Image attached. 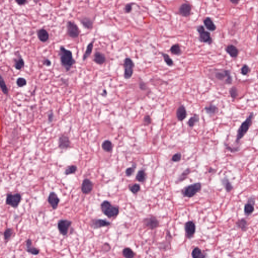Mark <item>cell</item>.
<instances>
[{
  "mask_svg": "<svg viewBox=\"0 0 258 258\" xmlns=\"http://www.w3.org/2000/svg\"><path fill=\"white\" fill-rule=\"evenodd\" d=\"M59 55L61 64L66 72L70 71L76 63L75 60L74 59L72 52L62 46L60 48Z\"/></svg>",
  "mask_w": 258,
  "mask_h": 258,
  "instance_id": "1",
  "label": "cell"
},
{
  "mask_svg": "<svg viewBox=\"0 0 258 258\" xmlns=\"http://www.w3.org/2000/svg\"><path fill=\"white\" fill-rule=\"evenodd\" d=\"M213 71L212 75L214 80L217 81L219 82H223V84L230 85L232 83L233 78L230 70L215 69Z\"/></svg>",
  "mask_w": 258,
  "mask_h": 258,
  "instance_id": "2",
  "label": "cell"
},
{
  "mask_svg": "<svg viewBox=\"0 0 258 258\" xmlns=\"http://www.w3.org/2000/svg\"><path fill=\"white\" fill-rule=\"evenodd\" d=\"M254 117V113H250L249 116H248L246 120L241 124L237 131V138L235 139V143L237 144H239L240 140L246 135L252 124Z\"/></svg>",
  "mask_w": 258,
  "mask_h": 258,
  "instance_id": "3",
  "label": "cell"
},
{
  "mask_svg": "<svg viewBox=\"0 0 258 258\" xmlns=\"http://www.w3.org/2000/svg\"><path fill=\"white\" fill-rule=\"evenodd\" d=\"M101 209L103 213L108 218L116 217L119 213L118 207L113 206L108 201H104L101 204Z\"/></svg>",
  "mask_w": 258,
  "mask_h": 258,
  "instance_id": "4",
  "label": "cell"
},
{
  "mask_svg": "<svg viewBox=\"0 0 258 258\" xmlns=\"http://www.w3.org/2000/svg\"><path fill=\"white\" fill-rule=\"evenodd\" d=\"M201 188L202 184L201 183H194L185 187L182 191V193L185 197H193L194 196L201 191Z\"/></svg>",
  "mask_w": 258,
  "mask_h": 258,
  "instance_id": "5",
  "label": "cell"
},
{
  "mask_svg": "<svg viewBox=\"0 0 258 258\" xmlns=\"http://www.w3.org/2000/svg\"><path fill=\"white\" fill-rule=\"evenodd\" d=\"M197 31L199 33L198 40L202 43H208L211 45L213 43V40L212 38L210 32L205 30V28L203 25H199L197 27Z\"/></svg>",
  "mask_w": 258,
  "mask_h": 258,
  "instance_id": "6",
  "label": "cell"
},
{
  "mask_svg": "<svg viewBox=\"0 0 258 258\" xmlns=\"http://www.w3.org/2000/svg\"><path fill=\"white\" fill-rule=\"evenodd\" d=\"M123 66L124 68V78L127 80L131 79L135 68V63L130 57H127L124 60Z\"/></svg>",
  "mask_w": 258,
  "mask_h": 258,
  "instance_id": "7",
  "label": "cell"
},
{
  "mask_svg": "<svg viewBox=\"0 0 258 258\" xmlns=\"http://www.w3.org/2000/svg\"><path fill=\"white\" fill-rule=\"evenodd\" d=\"M22 200V196L20 193H9L6 199V204L12 208H16L19 206Z\"/></svg>",
  "mask_w": 258,
  "mask_h": 258,
  "instance_id": "8",
  "label": "cell"
},
{
  "mask_svg": "<svg viewBox=\"0 0 258 258\" xmlns=\"http://www.w3.org/2000/svg\"><path fill=\"white\" fill-rule=\"evenodd\" d=\"M67 32L69 37L75 39L79 37L80 30L75 23L69 21L67 23Z\"/></svg>",
  "mask_w": 258,
  "mask_h": 258,
  "instance_id": "9",
  "label": "cell"
},
{
  "mask_svg": "<svg viewBox=\"0 0 258 258\" xmlns=\"http://www.w3.org/2000/svg\"><path fill=\"white\" fill-rule=\"evenodd\" d=\"M72 223V221L67 219L60 220L57 223V228L60 233L63 235H66Z\"/></svg>",
  "mask_w": 258,
  "mask_h": 258,
  "instance_id": "10",
  "label": "cell"
},
{
  "mask_svg": "<svg viewBox=\"0 0 258 258\" xmlns=\"http://www.w3.org/2000/svg\"><path fill=\"white\" fill-rule=\"evenodd\" d=\"M192 11V7L189 3H183L179 6V14L184 17L190 16Z\"/></svg>",
  "mask_w": 258,
  "mask_h": 258,
  "instance_id": "11",
  "label": "cell"
},
{
  "mask_svg": "<svg viewBox=\"0 0 258 258\" xmlns=\"http://www.w3.org/2000/svg\"><path fill=\"white\" fill-rule=\"evenodd\" d=\"M111 223L108 221L101 219H93L91 222V226L93 229H98L103 227H106L111 225Z\"/></svg>",
  "mask_w": 258,
  "mask_h": 258,
  "instance_id": "12",
  "label": "cell"
},
{
  "mask_svg": "<svg viewBox=\"0 0 258 258\" xmlns=\"http://www.w3.org/2000/svg\"><path fill=\"white\" fill-rule=\"evenodd\" d=\"M47 201L52 209L55 210L57 208L59 204L60 199L55 192H51L49 194Z\"/></svg>",
  "mask_w": 258,
  "mask_h": 258,
  "instance_id": "13",
  "label": "cell"
},
{
  "mask_svg": "<svg viewBox=\"0 0 258 258\" xmlns=\"http://www.w3.org/2000/svg\"><path fill=\"white\" fill-rule=\"evenodd\" d=\"M254 202L255 200L253 196L249 198L247 203L244 207V212L247 216L251 215L254 211Z\"/></svg>",
  "mask_w": 258,
  "mask_h": 258,
  "instance_id": "14",
  "label": "cell"
},
{
  "mask_svg": "<svg viewBox=\"0 0 258 258\" xmlns=\"http://www.w3.org/2000/svg\"><path fill=\"white\" fill-rule=\"evenodd\" d=\"M185 229L186 236L189 238H191L193 237L195 232V224L193 221H188L185 224Z\"/></svg>",
  "mask_w": 258,
  "mask_h": 258,
  "instance_id": "15",
  "label": "cell"
},
{
  "mask_svg": "<svg viewBox=\"0 0 258 258\" xmlns=\"http://www.w3.org/2000/svg\"><path fill=\"white\" fill-rule=\"evenodd\" d=\"M93 183L90 180L87 179H84L81 186V191L84 194H88L91 192L93 189Z\"/></svg>",
  "mask_w": 258,
  "mask_h": 258,
  "instance_id": "16",
  "label": "cell"
},
{
  "mask_svg": "<svg viewBox=\"0 0 258 258\" xmlns=\"http://www.w3.org/2000/svg\"><path fill=\"white\" fill-rule=\"evenodd\" d=\"M71 143L69 138L67 136L62 135L59 139V147L62 149H67L70 148Z\"/></svg>",
  "mask_w": 258,
  "mask_h": 258,
  "instance_id": "17",
  "label": "cell"
},
{
  "mask_svg": "<svg viewBox=\"0 0 258 258\" xmlns=\"http://www.w3.org/2000/svg\"><path fill=\"white\" fill-rule=\"evenodd\" d=\"M145 225L151 230H154L159 225V222L157 219L154 217L146 218L144 220Z\"/></svg>",
  "mask_w": 258,
  "mask_h": 258,
  "instance_id": "18",
  "label": "cell"
},
{
  "mask_svg": "<svg viewBox=\"0 0 258 258\" xmlns=\"http://www.w3.org/2000/svg\"><path fill=\"white\" fill-rule=\"evenodd\" d=\"M176 117L179 121H183L187 117L186 109L184 105H181L176 111Z\"/></svg>",
  "mask_w": 258,
  "mask_h": 258,
  "instance_id": "19",
  "label": "cell"
},
{
  "mask_svg": "<svg viewBox=\"0 0 258 258\" xmlns=\"http://www.w3.org/2000/svg\"><path fill=\"white\" fill-rule=\"evenodd\" d=\"M226 52L232 58H237L239 54V50L233 45H228L225 48Z\"/></svg>",
  "mask_w": 258,
  "mask_h": 258,
  "instance_id": "20",
  "label": "cell"
},
{
  "mask_svg": "<svg viewBox=\"0 0 258 258\" xmlns=\"http://www.w3.org/2000/svg\"><path fill=\"white\" fill-rule=\"evenodd\" d=\"M26 249L28 253L34 256H36L40 253V250L32 246V240L31 239H28L26 241Z\"/></svg>",
  "mask_w": 258,
  "mask_h": 258,
  "instance_id": "21",
  "label": "cell"
},
{
  "mask_svg": "<svg viewBox=\"0 0 258 258\" xmlns=\"http://www.w3.org/2000/svg\"><path fill=\"white\" fill-rule=\"evenodd\" d=\"M106 56L100 52H96L93 56V61L98 64H103L106 62Z\"/></svg>",
  "mask_w": 258,
  "mask_h": 258,
  "instance_id": "22",
  "label": "cell"
},
{
  "mask_svg": "<svg viewBox=\"0 0 258 258\" xmlns=\"http://www.w3.org/2000/svg\"><path fill=\"white\" fill-rule=\"evenodd\" d=\"M203 23L206 29L210 31L213 32L216 30V29L217 28V27L214 23L213 20H212L211 18H210L209 17H207L203 21Z\"/></svg>",
  "mask_w": 258,
  "mask_h": 258,
  "instance_id": "23",
  "label": "cell"
},
{
  "mask_svg": "<svg viewBox=\"0 0 258 258\" xmlns=\"http://www.w3.org/2000/svg\"><path fill=\"white\" fill-rule=\"evenodd\" d=\"M81 23L83 26L88 29H91L93 27V22L92 20L87 17H82L80 19Z\"/></svg>",
  "mask_w": 258,
  "mask_h": 258,
  "instance_id": "24",
  "label": "cell"
},
{
  "mask_svg": "<svg viewBox=\"0 0 258 258\" xmlns=\"http://www.w3.org/2000/svg\"><path fill=\"white\" fill-rule=\"evenodd\" d=\"M95 40H93L92 41H91L90 43H88V45L87 46L86 50L85 51L84 54L83 56V61H85L91 55L93 48V43H94Z\"/></svg>",
  "mask_w": 258,
  "mask_h": 258,
  "instance_id": "25",
  "label": "cell"
},
{
  "mask_svg": "<svg viewBox=\"0 0 258 258\" xmlns=\"http://www.w3.org/2000/svg\"><path fill=\"white\" fill-rule=\"evenodd\" d=\"M221 182L222 184V186H223L226 191L229 193L231 192L233 189V186L230 181L229 179H228L227 176H225L224 178H223L222 179H221Z\"/></svg>",
  "mask_w": 258,
  "mask_h": 258,
  "instance_id": "26",
  "label": "cell"
},
{
  "mask_svg": "<svg viewBox=\"0 0 258 258\" xmlns=\"http://www.w3.org/2000/svg\"><path fill=\"white\" fill-rule=\"evenodd\" d=\"M38 36L39 40L43 43L47 41L49 38L48 32L45 29H41L38 31Z\"/></svg>",
  "mask_w": 258,
  "mask_h": 258,
  "instance_id": "27",
  "label": "cell"
},
{
  "mask_svg": "<svg viewBox=\"0 0 258 258\" xmlns=\"http://www.w3.org/2000/svg\"><path fill=\"white\" fill-rule=\"evenodd\" d=\"M205 111L210 116H213L218 112V108L214 104H210L205 107Z\"/></svg>",
  "mask_w": 258,
  "mask_h": 258,
  "instance_id": "28",
  "label": "cell"
},
{
  "mask_svg": "<svg viewBox=\"0 0 258 258\" xmlns=\"http://www.w3.org/2000/svg\"><path fill=\"white\" fill-rule=\"evenodd\" d=\"M191 171L189 168L185 169L181 174H179V176L177 177V179L176 181V184H179L184 181H185V179H186L187 177L188 176L189 174L191 173Z\"/></svg>",
  "mask_w": 258,
  "mask_h": 258,
  "instance_id": "29",
  "label": "cell"
},
{
  "mask_svg": "<svg viewBox=\"0 0 258 258\" xmlns=\"http://www.w3.org/2000/svg\"><path fill=\"white\" fill-rule=\"evenodd\" d=\"M170 51L172 55L175 56H180L182 54V50L181 48V47L178 43L172 45L170 47Z\"/></svg>",
  "mask_w": 258,
  "mask_h": 258,
  "instance_id": "30",
  "label": "cell"
},
{
  "mask_svg": "<svg viewBox=\"0 0 258 258\" xmlns=\"http://www.w3.org/2000/svg\"><path fill=\"white\" fill-rule=\"evenodd\" d=\"M192 256L193 258H206L205 254H203L199 247H195L193 250Z\"/></svg>",
  "mask_w": 258,
  "mask_h": 258,
  "instance_id": "31",
  "label": "cell"
},
{
  "mask_svg": "<svg viewBox=\"0 0 258 258\" xmlns=\"http://www.w3.org/2000/svg\"><path fill=\"white\" fill-rule=\"evenodd\" d=\"M136 179L140 183H143L146 179V174L145 170L141 169L138 172L137 174Z\"/></svg>",
  "mask_w": 258,
  "mask_h": 258,
  "instance_id": "32",
  "label": "cell"
},
{
  "mask_svg": "<svg viewBox=\"0 0 258 258\" xmlns=\"http://www.w3.org/2000/svg\"><path fill=\"white\" fill-rule=\"evenodd\" d=\"M102 148L106 152H111L113 150V144L109 140H106L102 143Z\"/></svg>",
  "mask_w": 258,
  "mask_h": 258,
  "instance_id": "33",
  "label": "cell"
},
{
  "mask_svg": "<svg viewBox=\"0 0 258 258\" xmlns=\"http://www.w3.org/2000/svg\"><path fill=\"white\" fill-rule=\"evenodd\" d=\"M199 120H200V118L199 115L195 114L189 120L187 124L190 128H193L195 125L196 123L199 122Z\"/></svg>",
  "mask_w": 258,
  "mask_h": 258,
  "instance_id": "34",
  "label": "cell"
},
{
  "mask_svg": "<svg viewBox=\"0 0 258 258\" xmlns=\"http://www.w3.org/2000/svg\"><path fill=\"white\" fill-rule=\"evenodd\" d=\"M160 54L162 56L164 61L168 66L172 67L174 65V61L168 54L163 52H160Z\"/></svg>",
  "mask_w": 258,
  "mask_h": 258,
  "instance_id": "35",
  "label": "cell"
},
{
  "mask_svg": "<svg viewBox=\"0 0 258 258\" xmlns=\"http://www.w3.org/2000/svg\"><path fill=\"white\" fill-rule=\"evenodd\" d=\"M123 254L125 258H134L135 256L134 252L132 251V249L129 247H126L123 249Z\"/></svg>",
  "mask_w": 258,
  "mask_h": 258,
  "instance_id": "36",
  "label": "cell"
},
{
  "mask_svg": "<svg viewBox=\"0 0 258 258\" xmlns=\"http://www.w3.org/2000/svg\"><path fill=\"white\" fill-rule=\"evenodd\" d=\"M13 234V230L12 228H8L5 230L4 232V237L6 242H7L11 239Z\"/></svg>",
  "mask_w": 258,
  "mask_h": 258,
  "instance_id": "37",
  "label": "cell"
},
{
  "mask_svg": "<svg viewBox=\"0 0 258 258\" xmlns=\"http://www.w3.org/2000/svg\"><path fill=\"white\" fill-rule=\"evenodd\" d=\"M0 88L2 90L3 92L5 94H7L8 93V89L7 86L5 82L4 81V79L2 77V76L0 75Z\"/></svg>",
  "mask_w": 258,
  "mask_h": 258,
  "instance_id": "38",
  "label": "cell"
},
{
  "mask_svg": "<svg viewBox=\"0 0 258 258\" xmlns=\"http://www.w3.org/2000/svg\"><path fill=\"white\" fill-rule=\"evenodd\" d=\"M230 95L231 97V99L233 100H235L237 99V97L238 96V89L235 86H232L231 88H230L229 90Z\"/></svg>",
  "mask_w": 258,
  "mask_h": 258,
  "instance_id": "39",
  "label": "cell"
},
{
  "mask_svg": "<svg viewBox=\"0 0 258 258\" xmlns=\"http://www.w3.org/2000/svg\"><path fill=\"white\" fill-rule=\"evenodd\" d=\"M77 170V167L76 165H71L68 167L64 171V174L66 175H69L75 174Z\"/></svg>",
  "mask_w": 258,
  "mask_h": 258,
  "instance_id": "40",
  "label": "cell"
},
{
  "mask_svg": "<svg viewBox=\"0 0 258 258\" xmlns=\"http://www.w3.org/2000/svg\"><path fill=\"white\" fill-rule=\"evenodd\" d=\"M129 188L130 191L134 194L138 193L141 189L140 185H139L138 184H135L134 185L129 186Z\"/></svg>",
  "mask_w": 258,
  "mask_h": 258,
  "instance_id": "41",
  "label": "cell"
},
{
  "mask_svg": "<svg viewBox=\"0 0 258 258\" xmlns=\"http://www.w3.org/2000/svg\"><path fill=\"white\" fill-rule=\"evenodd\" d=\"M237 226L241 228L242 230H246L247 228V221L244 219H242L240 220L237 221Z\"/></svg>",
  "mask_w": 258,
  "mask_h": 258,
  "instance_id": "42",
  "label": "cell"
},
{
  "mask_svg": "<svg viewBox=\"0 0 258 258\" xmlns=\"http://www.w3.org/2000/svg\"><path fill=\"white\" fill-rule=\"evenodd\" d=\"M136 169V164H133L132 167H130L129 168L126 169L125 173L126 176H130L134 173L135 170Z\"/></svg>",
  "mask_w": 258,
  "mask_h": 258,
  "instance_id": "43",
  "label": "cell"
},
{
  "mask_svg": "<svg viewBox=\"0 0 258 258\" xmlns=\"http://www.w3.org/2000/svg\"><path fill=\"white\" fill-rule=\"evenodd\" d=\"M251 69L247 64H244L242 67V68L240 69V73L242 75L244 76L247 75V74L249 73Z\"/></svg>",
  "mask_w": 258,
  "mask_h": 258,
  "instance_id": "44",
  "label": "cell"
},
{
  "mask_svg": "<svg viewBox=\"0 0 258 258\" xmlns=\"http://www.w3.org/2000/svg\"><path fill=\"white\" fill-rule=\"evenodd\" d=\"M24 66V62L23 60L22 59L18 60L15 64V68L17 70L21 69L22 68H23Z\"/></svg>",
  "mask_w": 258,
  "mask_h": 258,
  "instance_id": "45",
  "label": "cell"
},
{
  "mask_svg": "<svg viewBox=\"0 0 258 258\" xmlns=\"http://www.w3.org/2000/svg\"><path fill=\"white\" fill-rule=\"evenodd\" d=\"M27 82L23 78H19L17 80V84L19 87H22L26 85Z\"/></svg>",
  "mask_w": 258,
  "mask_h": 258,
  "instance_id": "46",
  "label": "cell"
},
{
  "mask_svg": "<svg viewBox=\"0 0 258 258\" xmlns=\"http://www.w3.org/2000/svg\"><path fill=\"white\" fill-rule=\"evenodd\" d=\"M181 159V154L180 152L176 153V154H174L172 158V160L173 162H179Z\"/></svg>",
  "mask_w": 258,
  "mask_h": 258,
  "instance_id": "47",
  "label": "cell"
},
{
  "mask_svg": "<svg viewBox=\"0 0 258 258\" xmlns=\"http://www.w3.org/2000/svg\"><path fill=\"white\" fill-rule=\"evenodd\" d=\"M134 5V3H131L126 4L125 7V8H124V10H125V13H131V11H132L133 6Z\"/></svg>",
  "mask_w": 258,
  "mask_h": 258,
  "instance_id": "48",
  "label": "cell"
},
{
  "mask_svg": "<svg viewBox=\"0 0 258 258\" xmlns=\"http://www.w3.org/2000/svg\"><path fill=\"white\" fill-rule=\"evenodd\" d=\"M151 122H152V120H151V118L150 117V116L149 115L145 116L143 119L144 124L145 125H149L151 123Z\"/></svg>",
  "mask_w": 258,
  "mask_h": 258,
  "instance_id": "49",
  "label": "cell"
},
{
  "mask_svg": "<svg viewBox=\"0 0 258 258\" xmlns=\"http://www.w3.org/2000/svg\"><path fill=\"white\" fill-rule=\"evenodd\" d=\"M225 148H226V149L230 151L231 152H237L240 150V147H235V148L232 149L231 147H230L229 146H228L227 144H225Z\"/></svg>",
  "mask_w": 258,
  "mask_h": 258,
  "instance_id": "50",
  "label": "cell"
},
{
  "mask_svg": "<svg viewBox=\"0 0 258 258\" xmlns=\"http://www.w3.org/2000/svg\"><path fill=\"white\" fill-rule=\"evenodd\" d=\"M139 87H140V89L143 90V91L147 90V85L143 81H140V83H139Z\"/></svg>",
  "mask_w": 258,
  "mask_h": 258,
  "instance_id": "51",
  "label": "cell"
},
{
  "mask_svg": "<svg viewBox=\"0 0 258 258\" xmlns=\"http://www.w3.org/2000/svg\"><path fill=\"white\" fill-rule=\"evenodd\" d=\"M54 113L52 111H51L48 113V120L49 123H52V120H54Z\"/></svg>",
  "mask_w": 258,
  "mask_h": 258,
  "instance_id": "52",
  "label": "cell"
},
{
  "mask_svg": "<svg viewBox=\"0 0 258 258\" xmlns=\"http://www.w3.org/2000/svg\"><path fill=\"white\" fill-rule=\"evenodd\" d=\"M43 64L45 65L46 66L49 67L51 66V64H52V62H51V61L50 60L48 59H45L44 61V62H43Z\"/></svg>",
  "mask_w": 258,
  "mask_h": 258,
  "instance_id": "53",
  "label": "cell"
},
{
  "mask_svg": "<svg viewBox=\"0 0 258 258\" xmlns=\"http://www.w3.org/2000/svg\"><path fill=\"white\" fill-rule=\"evenodd\" d=\"M16 2H17L19 5H22L25 4V3L26 2V1H23V0H20V1H16Z\"/></svg>",
  "mask_w": 258,
  "mask_h": 258,
  "instance_id": "54",
  "label": "cell"
},
{
  "mask_svg": "<svg viewBox=\"0 0 258 258\" xmlns=\"http://www.w3.org/2000/svg\"><path fill=\"white\" fill-rule=\"evenodd\" d=\"M107 95H108V92H107V91L106 89L103 90V91H102V93H101V95L103 97H106L107 96Z\"/></svg>",
  "mask_w": 258,
  "mask_h": 258,
  "instance_id": "55",
  "label": "cell"
},
{
  "mask_svg": "<svg viewBox=\"0 0 258 258\" xmlns=\"http://www.w3.org/2000/svg\"><path fill=\"white\" fill-rule=\"evenodd\" d=\"M230 2H231L232 4L237 5V4H238V3L240 2V1H237V0H230Z\"/></svg>",
  "mask_w": 258,
  "mask_h": 258,
  "instance_id": "56",
  "label": "cell"
}]
</instances>
